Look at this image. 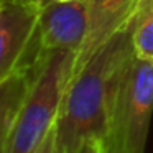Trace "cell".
Here are the masks:
<instances>
[{"mask_svg":"<svg viewBox=\"0 0 153 153\" xmlns=\"http://www.w3.org/2000/svg\"><path fill=\"white\" fill-rule=\"evenodd\" d=\"M77 54L51 51L25 100L0 153H33L54 128L64 94L76 71Z\"/></svg>","mask_w":153,"mask_h":153,"instance_id":"7a4b0ae2","label":"cell"},{"mask_svg":"<svg viewBox=\"0 0 153 153\" xmlns=\"http://www.w3.org/2000/svg\"><path fill=\"white\" fill-rule=\"evenodd\" d=\"M33 153H58V146H56V133H54V128L51 130L46 135V138L38 145V148L35 150Z\"/></svg>","mask_w":153,"mask_h":153,"instance_id":"9c48e42d","label":"cell"},{"mask_svg":"<svg viewBox=\"0 0 153 153\" xmlns=\"http://www.w3.org/2000/svg\"><path fill=\"white\" fill-rule=\"evenodd\" d=\"M128 31L135 54L153 64V0L137 2Z\"/></svg>","mask_w":153,"mask_h":153,"instance_id":"ba28073f","label":"cell"},{"mask_svg":"<svg viewBox=\"0 0 153 153\" xmlns=\"http://www.w3.org/2000/svg\"><path fill=\"white\" fill-rule=\"evenodd\" d=\"M153 114V64L135 53L119 77L102 142L105 153H145Z\"/></svg>","mask_w":153,"mask_h":153,"instance_id":"3957f363","label":"cell"},{"mask_svg":"<svg viewBox=\"0 0 153 153\" xmlns=\"http://www.w3.org/2000/svg\"><path fill=\"white\" fill-rule=\"evenodd\" d=\"M59 2H69V0H59Z\"/></svg>","mask_w":153,"mask_h":153,"instance_id":"8fae6325","label":"cell"},{"mask_svg":"<svg viewBox=\"0 0 153 153\" xmlns=\"http://www.w3.org/2000/svg\"><path fill=\"white\" fill-rule=\"evenodd\" d=\"M91 0H41L40 36L43 50L79 54L89 33Z\"/></svg>","mask_w":153,"mask_h":153,"instance_id":"5b68a950","label":"cell"},{"mask_svg":"<svg viewBox=\"0 0 153 153\" xmlns=\"http://www.w3.org/2000/svg\"><path fill=\"white\" fill-rule=\"evenodd\" d=\"M133 53L127 27L74 73L54 125L58 153H77L87 140L104 142L114 92Z\"/></svg>","mask_w":153,"mask_h":153,"instance_id":"6da1fadb","label":"cell"},{"mask_svg":"<svg viewBox=\"0 0 153 153\" xmlns=\"http://www.w3.org/2000/svg\"><path fill=\"white\" fill-rule=\"evenodd\" d=\"M41 0H0V81L40 66L50 53L40 36Z\"/></svg>","mask_w":153,"mask_h":153,"instance_id":"277c9868","label":"cell"},{"mask_svg":"<svg viewBox=\"0 0 153 153\" xmlns=\"http://www.w3.org/2000/svg\"><path fill=\"white\" fill-rule=\"evenodd\" d=\"M137 2L138 0H91L89 33L77 54L76 71L81 69L110 38L128 27Z\"/></svg>","mask_w":153,"mask_h":153,"instance_id":"8992f818","label":"cell"},{"mask_svg":"<svg viewBox=\"0 0 153 153\" xmlns=\"http://www.w3.org/2000/svg\"><path fill=\"white\" fill-rule=\"evenodd\" d=\"M77 153H105V152H104L102 142H99V140H87L79 148Z\"/></svg>","mask_w":153,"mask_h":153,"instance_id":"30bf717a","label":"cell"},{"mask_svg":"<svg viewBox=\"0 0 153 153\" xmlns=\"http://www.w3.org/2000/svg\"><path fill=\"white\" fill-rule=\"evenodd\" d=\"M45 61L30 71L15 73L0 81V143H4L10 135Z\"/></svg>","mask_w":153,"mask_h":153,"instance_id":"52a82bcc","label":"cell"}]
</instances>
